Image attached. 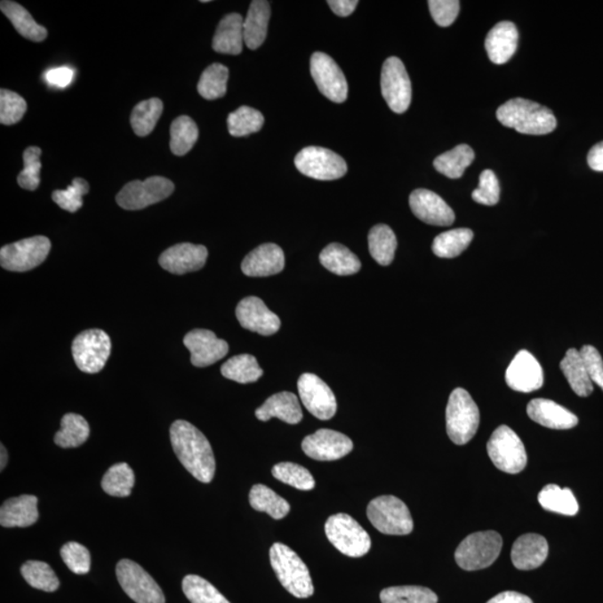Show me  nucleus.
<instances>
[{"label":"nucleus","mask_w":603,"mask_h":603,"mask_svg":"<svg viewBox=\"0 0 603 603\" xmlns=\"http://www.w3.org/2000/svg\"><path fill=\"white\" fill-rule=\"evenodd\" d=\"M382 92L388 107L395 113H405L412 103V82L401 60L389 58L382 71Z\"/></svg>","instance_id":"4468645a"},{"label":"nucleus","mask_w":603,"mask_h":603,"mask_svg":"<svg viewBox=\"0 0 603 603\" xmlns=\"http://www.w3.org/2000/svg\"><path fill=\"white\" fill-rule=\"evenodd\" d=\"M479 410L470 393L457 388L450 393L446 408V427L450 440L456 445H465L478 432Z\"/></svg>","instance_id":"20e7f679"},{"label":"nucleus","mask_w":603,"mask_h":603,"mask_svg":"<svg viewBox=\"0 0 603 603\" xmlns=\"http://www.w3.org/2000/svg\"><path fill=\"white\" fill-rule=\"evenodd\" d=\"M414 215L428 225L450 226L455 221V213L440 196L427 189L412 192L409 198Z\"/></svg>","instance_id":"4be33fe9"},{"label":"nucleus","mask_w":603,"mask_h":603,"mask_svg":"<svg viewBox=\"0 0 603 603\" xmlns=\"http://www.w3.org/2000/svg\"><path fill=\"white\" fill-rule=\"evenodd\" d=\"M297 389L304 407L320 421H330L334 417L338 404L331 388L321 378L313 374H302Z\"/></svg>","instance_id":"2eb2a0df"},{"label":"nucleus","mask_w":603,"mask_h":603,"mask_svg":"<svg viewBox=\"0 0 603 603\" xmlns=\"http://www.w3.org/2000/svg\"><path fill=\"white\" fill-rule=\"evenodd\" d=\"M369 521L387 535H407L414 530L412 514L404 502L395 496H379L366 509Z\"/></svg>","instance_id":"39448f33"},{"label":"nucleus","mask_w":603,"mask_h":603,"mask_svg":"<svg viewBox=\"0 0 603 603\" xmlns=\"http://www.w3.org/2000/svg\"><path fill=\"white\" fill-rule=\"evenodd\" d=\"M474 233L469 229H457L437 236L432 243V252L440 259H454L470 246Z\"/></svg>","instance_id":"4c0bfd02"},{"label":"nucleus","mask_w":603,"mask_h":603,"mask_svg":"<svg viewBox=\"0 0 603 603\" xmlns=\"http://www.w3.org/2000/svg\"><path fill=\"white\" fill-rule=\"evenodd\" d=\"M236 317L244 329L269 336L277 334L281 327V320L266 307L263 301L256 296H248L239 302L236 308Z\"/></svg>","instance_id":"6ab92c4d"},{"label":"nucleus","mask_w":603,"mask_h":603,"mask_svg":"<svg viewBox=\"0 0 603 603\" xmlns=\"http://www.w3.org/2000/svg\"><path fill=\"white\" fill-rule=\"evenodd\" d=\"M0 458H2V460H0V470H4L7 465L8 454L5 446L3 444L0 445Z\"/></svg>","instance_id":"0e129e2a"},{"label":"nucleus","mask_w":603,"mask_h":603,"mask_svg":"<svg viewBox=\"0 0 603 603\" xmlns=\"http://www.w3.org/2000/svg\"><path fill=\"white\" fill-rule=\"evenodd\" d=\"M270 19V6L266 0H254L249 6L244 20V41L249 50H257L263 45Z\"/></svg>","instance_id":"c756f323"},{"label":"nucleus","mask_w":603,"mask_h":603,"mask_svg":"<svg viewBox=\"0 0 603 603\" xmlns=\"http://www.w3.org/2000/svg\"><path fill=\"white\" fill-rule=\"evenodd\" d=\"M549 554L548 541L540 535H524L519 536L512 548V562L519 570H535L543 565Z\"/></svg>","instance_id":"a878e982"},{"label":"nucleus","mask_w":603,"mask_h":603,"mask_svg":"<svg viewBox=\"0 0 603 603\" xmlns=\"http://www.w3.org/2000/svg\"><path fill=\"white\" fill-rule=\"evenodd\" d=\"M320 261L327 270L340 277L357 274L361 269V261L357 255L353 254L348 247L338 243L327 245L323 249Z\"/></svg>","instance_id":"473e14b6"},{"label":"nucleus","mask_w":603,"mask_h":603,"mask_svg":"<svg viewBox=\"0 0 603 603\" xmlns=\"http://www.w3.org/2000/svg\"><path fill=\"white\" fill-rule=\"evenodd\" d=\"M28 110V103L15 92L0 91V124L12 125L19 124Z\"/></svg>","instance_id":"864d4df0"},{"label":"nucleus","mask_w":603,"mask_h":603,"mask_svg":"<svg viewBox=\"0 0 603 603\" xmlns=\"http://www.w3.org/2000/svg\"><path fill=\"white\" fill-rule=\"evenodd\" d=\"M311 74L314 82L326 98L334 103L348 99V82L342 69L331 56L317 52L311 58Z\"/></svg>","instance_id":"dca6fc26"},{"label":"nucleus","mask_w":603,"mask_h":603,"mask_svg":"<svg viewBox=\"0 0 603 603\" xmlns=\"http://www.w3.org/2000/svg\"><path fill=\"white\" fill-rule=\"evenodd\" d=\"M488 456L498 470L518 474L526 469L527 455L523 441L508 426H500L487 443Z\"/></svg>","instance_id":"6e6552de"},{"label":"nucleus","mask_w":603,"mask_h":603,"mask_svg":"<svg viewBox=\"0 0 603 603\" xmlns=\"http://www.w3.org/2000/svg\"><path fill=\"white\" fill-rule=\"evenodd\" d=\"M90 436L89 422L77 414H67L60 422V430L54 437L55 444L62 448H76Z\"/></svg>","instance_id":"e433bc0d"},{"label":"nucleus","mask_w":603,"mask_h":603,"mask_svg":"<svg viewBox=\"0 0 603 603\" xmlns=\"http://www.w3.org/2000/svg\"><path fill=\"white\" fill-rule=\"evenodd\" d=\"M229 69L225 65L215 63L209 65L201 74L198 92L204 99L217 100L222 98L227 92Z\"/></svg>","instance_id":"c03bdc74"},{"label":"nucleus","mask_w":603,"mask_h":603,"mask_svg":"<svg viewBox=\"0 0 603 603\" xmlns=\"http://www.w3.org/2000/svg\"><path fill=\"white\" fill-rule=\"evenodd\" d=\"M173 191V182L168 178L150 177L144 181H134L126 183L117 194V203L125 211H141L168 198Z\"/></svg>","instance_id":"9b49d317"},{"label":"nucleus","mask_w":603,"mask_h":603,"mask_svg":"<svg viewBox=\"0 0 603 603\" xmlns=\"http://www.w3.org/2000/svg\"><path fill=\"white\" fill-rule=\"evenodd\" d=\"M519 32L512 21H501L489 30L485 48L494 64L508 63L518 50Z\"/></svg>","instance_id":"b1692460"},{"label":"nucleus","mask_w":603,"mask_h":603,"mask_svg":"<svg viewBox=\"0 0 603 603\" xmlns=\"http://www.w3.org/2000/svg\"><path fill=\"white\" fill-rule=\"evenodd\" d=\"M244 41V20L237 12L229 14L218 24L213 39V51L221 54L242 53Z\"/></svg>","instance_id":"c85d7f7f"},{"label":"nucleus","mask_w":603,"mask_h":603,"mask_svg":"<svg viewBox=\"0 0 603 603\" xmlns=\"http://www.w3.org/2000/svg\"><path fill=\"white\" fill-rule=\"evenodd\" d=\"M500 182L492 170H484L479 176V185L471 194L476 203L494 206L500 200Z\"/></svg>","instance_id":"6e6d98bb"},{"label":"nucleus","mask_w":603,"mask_h":603,"mask_svg":"<svg viewBox=\"0 0 603 603\" xmlns=\"http://www.w3.org/2000/svg\"><path fill=\"white\" fill-rule=\"evenodd\" d=\"M3 14L12 21L17 32L28 41L41 43L47 37V29L34 20L32 15L20 4L3 0L0 3Z\"/></svg>","instance_id":"7c9ffc66"},{"label":"nucleus","mask_w":603,"mask_h":603,"mask_svg":"<svg viewBox=\"0 0 603 603\" xmlns=\"http://www.w3.org/2000/svg\"><path fill=\"white\" fill-rule=\"evenodd\" d=\"M111 340L107 332L91 329L74 339L72 353L77 368L85 374H98L111 355Z\"/></svg>","instance_id":"1a4fd4ad"},{"label":"nucleus","mask_w":603,"mask_h":603,"mask_svg":"<svg viewBox=\"0 0 603 603\" xmlns=\"http://www.w3.org/2000/svg\"><path fill=\"white\" fill-rule=\"evenodd\" d=\"M264 122L263 115L249 107H240L237 110L231 112L227 119L229 133L236 138L259 133L263 128Z\"/></svg>","instance_id":"a18cd8bd"},{"label":"nucleus","mask_w":603,"mask_h":603,"mask_svg":"<svg viewBox=\"0 0 603 603\" xmlns=\"http://www.w3.org/2000/svg\"><path fill=\"white\" fill-rule=\"evenodd\" d=\"M327 539L344 556L361 558L371 549L368 532L348 514L332 515L326 523Z\"/></svg>","instance_id":"423d86ee"},{"label":"nucleus","mask_w":603,"mask_h":603,"mask_svg":"<svg viewBox=\"0 0 603 603\" xmlns=\"http://www.w3.org/2000/svg\"><path fill=\"white\" fill-rule=\"evenodd\" d=\"M41 156L42 150L38 147H28L24 151V169L17 177V182L23 189L36 190L41 183Z\"/></svg>","instance_id":"3c124183"},{"label":"nucleus","mask_w":603,"mask_h":603,"mask_svg":"<svg viewBox=\"0 0 603 603\" xmlns=\"http://www.w3.org/2000/svg\"><path fill=\"white\" fill-rule=\"evenodd\" d=\"M173 449L182 466L199 482L211 483L216 461L211 443L198 428L186 421L174 422L170 428Z\"/></svg>","instance_id":"f257e3e1"},{"label":"nucleus","mask_w":603,"mask_h":603,"mask_svg":"<svg viewBox=\"0 0 603 603\" xmlns=\"http://www.w3.org/2000/svg\"><path fill=\"white\" fill-rule=\"evenodd\" d=\"M255 414L261 422L278 418L290 425H296L303 419L299 398L288 391L278 392L269 397L260 408L256 409Z\"/></svg>","instance_id":"bb28decb"},{"label":"nucleus","mask_w":603,"mask_h":603,"mask_svg":"<svg viewBox=\"0 0 603 603\" xmlns=\"http://www.w3.org/2000/svg\"><path fill=\"white\" fill-rule=\"evenodd\" d=\"M89 182L85 179L76 178L67 189L55 190L52 198L64 211L76 213L83 206V196L89 194Z\"/></svg>","instance_id":"603ef678"},{"label":"nucleus","mask_w":603,"mask_h":603,"mask_svg":"<svg viewBox=\"0 0 603 603\" xmlns=\"http://www.w3.org/2000/svg\"><path fill=\"white\" fill-rule=\"evenodd\" d=\"M327 5L330 6L335 15L348 17L356 11L359 2L358 0H329Z\"/></svg>","instance_id":"052dcab7"},{"label":"nucleus","mask_w":603,"mask_h":603,"mask_svg":"<svg viewBox=\"0 0 603 603\" xmlns=\"http://www.w3.org/2000/svg\"><path fill=\"white\" fill-rule=\"evenodd\" d=\"M369 251L378 264L388 266L395 259L397 238L395 233L387 225L374 226L369 233Z\"/></svg>","instance_id":"ea45409f"},{"label":"nucleus","mask_w":603,"mask_h":603,"mask_svg":"<svg viewBox=\"0 0 603 603\" xmlns=\"http://www.w3.org/2000/svg\"><path fill=\"white\" fill-rule=\"evenodd\" d=\"M51 247V240L45 236L20 240L0 249V264L11 272H28L47 259Z\"/></svg>","instance_id":"9d476101"},{"label":"nucleus","mask_w":603,"mask_h":603,"mask_svg":"<svg viewBox=\"0 0 603 603\" xmlns=\"http://www.w3.org/2000/svg\"><path fill=\"white\" fill-rule=\"evenodd\" d=\"M183 344L190 351L192 366L198 368L216 364L229 351L225 340L218 339L213 331L204 329L190 331L183 338Z\"/></svg>","instance_id":"a211bd4d"},{"label":"nucleus","mask_w":603,"mask_h":603,"mask_svg":"<svg viewBox=\"0 0 603 603\" xmlns=\"http://www.w3.org/2000/svg\"><path fill=\"white\" fill-rule=\"evenodd\" d=\"M428 6L435 23L441 28L452 25L461 10V3L458 0H430Z\"/></svg>","instance_id":"4d7b16f0"},{"label":"nucleus","mask_w":603,"mask_h":603,"mask_svg":"<svg viewBox=\"0 0 603 603\" xmlns=\"http://www.w3.org/2000/svg\"><path fill=\"white\" fill-rule=\"evenodd\" d=\"M588 164L594 172H603V141L593 146L589 151Z\"/></svg>","instance_id":"e2e57ef3"},{"label":"nucleus","mask_w":603,"mask_h":603,"mask_svg":"<svg viewBox=\"0 0 603 603\" xmlns=\"http://www.w3.org/2000/svg\"><path fill=\"white\" fill-rule=\"evenodd\" d=\"M249 504L257 512H265L274 519H282L291 511V505L286 500L263 484H257L249 493Z\"/></svg>","instance_id":"72a5a7b5"},{"label":"nucleus","mask_w":603,"mask_h":603,"mask_svg":"<svg viewBox=\"0 0 603 603\" xmlns=\"http://www.w3.org/2000/svg\"><path fill=\"white\" fill-rule=\"evenodd\" d=\"M475 159L473 149L467 144H460L453 150L437 157L434 167L437 172L450 179H458L464 174Z\"/></svg>","instance_id":"c9c22d12"},{"label":"nucleus","mask_w":603,"mask_h":603,"mask_svg":"<svg viewBox=\"0 0 603 603\" xmlns=\"http://www.w3.org/2000/svg\"><path fill=\"white\" fill-rule=\"evenodd\" d=\"M285 268V256L277 244H263L245 257L242 270L246 277H266L281 273Z\"/></svg>","instance_id":"5701e85b"},{"label":"nucleus","mask_w":603,"mask_h":603,"mask_svg":"<svg viewBox=\"0 0 603 603\" xmlns=\"http://www.w3.org/2000/svg\"><path fill=\"white\" fill-rule=\"evenodd\" d=\"M207 257V248L203 245L182 243L165 249L159 257V264L169 273L183 275L203 269Z\"/></svg>","instance_id":"412c9836"},{"label":"nucleus","mask_w":603,"mask_h":603,"mask_svg":"<svg viewBox=\"0 0 603 603\" xmlns=\"http://www.w3.org/2000/svg\"><path fill=\"white\" fill-rule=\"evenodd\" d=\"M487 603H533L530 598L526 596V594L515 592V591H505L497 596L494 597Z\"/></svg>","instance_id":"680f3d73"},{"label":"nucleus","mask_w":603,"mask_h":603,"mask_svg":"<svg viewBox=\"0 0 603 603\" xmlns=\"http://www.w3.org/2000/svg\"><path fill=\"white\" fill-rule=\"evenodd\" d=\"M302 449L312 460L338 461L352 452L353 443L348 436L339 431L320 430L305 437Z\"/></svg>","instance_id":"f3484780"},{"label":"nucleus","mask_w":603,"mask_h":603,"mask_svg":"<svg viewBox=\"0 0 603 603\" xmlns=\"http://www.w3.org/2000/svg\"><path fill=\"white\" fill-rule=\"evenodd\" d=\"M170 135H172L170 149L173 154L182 157L194 148L199 137V130L191 117L181 116L173 122Z\"/></svg>","instance_id":"79ce46f5"},{"label":"nucleus","mask_w":603,"mask_h":603,"mask_svg":"<svg viewBox=\"0 0 603 603\" xmlns=\"http://www.w3.org/2000/svg\"><path fill=\"white\" fill-rule=\"evenodd\" d=\"M135 478L133 469L126 462H119L108 470L103 476L102 488L109 495L128 497L134 486Z\"/></svg>","instance_id":"37998d69"},{"label":"nucleus","mask_w":603,"mask_h":603,"mask_svg":"<svg viewBox=\"0 0 603 603\" xmlns=\"http://www.w3.org/2000/svg\"><path fill=\"white\" fill-rule=\"evenodd\" d=\"M74 74H76V72L68 67L55 68L48 69V71L45 73V76H44V78H45V81L51 86L64 89V87H68L69 84H71L74 78Z\"/></svg>","instance_id":"bf43d9fd"},{"label":"nucleus","mask_w":603,"mask_h":603,"mask_svg":"<svg viewBox=\"0 0 603 603\" xmlns=\"http://www.w3.org/2000/svg\"><path fill=\"white\" fill-rule=\"evenodd\" d=\"M294 164L302 174L317 181H335L348 172L342 157L321 147L304 148L296 155Z\"/></svg>","instance_id":"f8f14e48"},{"label":"nucleus","mask_w":603,"mask_h":603,"mask_svg":"<svg viewBox=\"0 0 603 603\" xmlns=\"http://www.w3.org/2000/svg\"><path fill=\"white\" fill-rule=\"evenodd\" d=\"M221 371L225 378L238 383L256 382L264 374L256 358L251 355H239L230 358L229 361L222 365Z\"/></svg>","instance_id":"a19ab883"},{"label":"nucleus","mask_w":603,"mask_h":603,"mask_svg":"<svg viewBox=\"0 0 603 603\" xmlns=\"http://www.w3.org/2000/svg\"><path fill=\"white\" fill-rule=\"evenodd\" d=\"M382 603H437L438 597L430 589L417 585H402L383 589L380 593Z\"/></svg>","instance_id":"de8ad7c7"},{"label":"nucleus","mask_w":603,"mask_h":603,"mask_svg":"<svg viewBox=\"0 0 603 603\" xmlns=\"http://www.w3.org/2000/svg\"><path fill=\"white\" fill-rule=\"evenodd\" d=\"M580 353L592 383L598 384L603 390V360L600 353L592 345H584Z\"/></svg>","instance_id":"13d9d810"},{"label":"nucleus","mask_w":603,"mask_h":603,"mask_svg":"<svg viewBox=\"0 0 603 603\" xmlns=\"http://www.w3.org/2000/svg\"><path fill=\"white\" fill-rule=\"evenodd\" d=\"M117 581L125 592L137 603H165L163 590L141 566L121 560L117 566Z\"/></svg>","instance_id":"ddd939ff"},{"label":"nucleus","mask_w":603,"mask_h":603,"mask_svg":"<svg viewBox=\"0 0 603 603\" xmlns=\"http://www.w3.org/2000/svg\"><path fill=\"white\" fill-rule=\"evenodd\" d=\"M502 545V536L497 532L474 533L458 545L455 560L462 570H482L497 560Z\"/></svg>","instance_id":"0eeeda50"},{"label":"nucleus","mask_w":603,"mask_h":603,"mask_svg":"<svg viewBox=\"0 0 603 603\" xmlns=\"http://www.w3.org/2000/svg\"><path fill=\"white\" fill-rule=\"evenodd\" d=\"M182 590L191 603H230L212 583L199 575L185 576Z\"/></svg>","instance_id":"09e8293b"},{"label":"nucleus","mask_w":603,"mask_h":603,"mask_svg":"<svg viewBox=\"0 0 603 603\" xmlns=\"http://www.w3.org/2000/svg\"><path fill=\"white\" fill-rule=\"evenodd\" d=\"M38 500L34 495H21L7 500L0 509V524L4 527H28L37 522Z\"/></svg>","instance_id":"cd10ccee"},{"label":"nucleus","mask_w":603,"mask_h":603,"mask_svg":"<svg viewBox=\"0 0 603 603\" xmlns=\"http://www.w3.org/2000/svg\"><path fill=\"white\" fill-rule=\"evenodd\" d=\"M163 112L164 103L160 99L152 98L137 104L130 119L134 133L147 137L155 130Z\"/></svg>","instance_id":"58836bf2"},{"label":"nucleus","mask_w":603,"mask_h":603,"mask_svg":"<svg viewBox=\"0 0 603 603\" xmlns=\"http://www.w3.org/2000/svg\"><path fill=\"white\" fill-rule=\"evenodd\" d=\"M60 557H62L65 565L68 569L76 575L89 574L91 569L90 551L84 545L76 543V542H68L60 549Z\"/></svg>","instance_id":"5fc2aeb1"},{"label":"nucleus","mask_w":603,"mask_h":603,"mask_svg":"<svg viewBox=\"0 0 603 603\" xmlns=\"http://www.w3.org/2000/svg\"><path fill=\"white\" fill-rule=\"evenodd\" d=\"M563 374L569 382L572 390L579 397H588L593 391V383L585 368L583 357L576 349H569L560 364Z\"/></svg>","instance_id":"2f4dec72"},{"label":"nucleus","mask_w":603,"mask_h":603,"mask_svg":"<svg viewBox=\"0 0 603 603\" xmlns=\"http://www.w3.org/2000/svg\"><path fill=\"white\" fill-rule=\"evenodd\" d=\"M496 117L506 128L523 134L544 135L557 128L556 117L550 109L522 98L502 104L498 108Z\"/></svg>","instance_id":"f03ea898"},{"label":"nucleus","mask_w":603,"mask_h":603,"mask_svg":"<svg viewBox=\"0 0 603 603\" xmlns=\"http://www.w3.org/2000/svg\"><path fill=\"white\" fill-rule=\"evenodd\" d=\"M528 417L541 426L551 430H566L578 425L575 414L549 399H535L527 406Z\"/></svg>","instance_id":"393cba45"},{"label":"nucleus","mask_w":603,"mask_h":603,"mask_svg":"<svg viewBox=\"0 0 603 603\" xmlns=\"http://www.w3.org/2000/svg\"><path fill=\"white\" fill-rule=\"evenodd\" d=\"M21 575L30 587L45 592H54L60 587L55 572L45 562L28 561L21 567Z\"/></svg>","instance_id":"49530a36"},{"label":"nucleus","mask_w":603,"mask_h":603,"mask_svg":"<svg viewBox=\"0 0 603 603\" xmlns=\"http://www.w3.org/2000/svg\"><path fill=\"white\" fill-rule=\"evenodd\" d=\"M539 502L550 512L575 517L579 512V504L574 493L569 488H561L558 485L550 484L539 494Z\"/></svg>","instance_id":"f704fd0d"},{"label":"nucleus","mask_w":603,"mask_h":603,"mask_svg":"<svg viewBox=\"0 0 603 603\" xmlns=\"http://www.w3.org/2000/svg\"><path fill=\"white\" fill-rule=\"evenodd\" d=\"M270 565L279 583L296 598L313 596L314 585L307 565L287 545L274 543L269 550Z\"/></svg>","instance_id":"7ed1b4c3"},{"label":"nucleus","mask_w":603,"mask_h":603,"mask_svg":"<svg viewBox=\"0 0 603 603\" xmlns=\"http://www.w3.org/2000/svg\"><path fill=\"white\" fill-rule=\"evenodd\" d=\"M505 380L508 386L515 391L533 392L543 386V369L530 352L522 350L511 362L506 370Z\"/></svg>","instance_id":"aec40b11"},{"label":"nucleus","mask_w":603,"mask_h":603,"mask_svg":"<svg viewBox=\"0 0 603 603\" xmlns=\"http://www.w3.org/2000/svg\"><path fill=\"white\" fill-rule=\"evenodd\" d=\"M272 474L279 482L290 485L300 491H311L316 487V479L310 470L294 462H278L273 467Z\"/></svg>","instance_id":"8fccbe9b"}]
</instances>
